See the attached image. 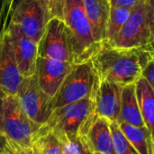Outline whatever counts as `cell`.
Wrapping results in <instances>:
<instances>
[{"label":"cell","mask_w":154,"mask_h":154,"mask_svg":"<svg viewBox=\"0 0 154 154\" xmlns=\"http://www.w3.org/2000/svg\"><path fill=\"white\" fill-rule=\"evenodd\" d=\"M90 60L99 80L126 86L134 84L145 65L154 60V49L117 48L104 41Z\"/></svg>","instance_id":"1"},{"label":"cell","mask_w":154,"mask_h":154,"mask_svg":"<svg viewBox=\"0 0 154 154\" xmlns=\"http://www.w3.org/2000/svg\"><path fill=\"white\" fill-rule=\"evenodd\" d=\"M153 5L142 2L133 7L126 23L116 39L109 43L117 48L153 49Z\"/></svg>","instance_id":"2"},{"label":"cell","mask_w":154,"mask_h":154,"mask_svg":"<svg viewBox=\"0 0 154 154\" xmlns=\"http://www.w3.org/2000/svg\"><path fill=\"white\" fill-rule=\"evenodd\" d=\"M62 20L70 33L74 64L90 60L97 44L92 35L83 0H64Z\"/></svg>","instance_id":"3"},{"label":"cell","mask_w":154,"mask_h":154,"mask_svg":"<svg viewBox=\"0 0 154 154\" xmlns=\"http://www.w3.org/2000/svg\"><path fill=\"white\" fill-rule=\"evenodd\" d=\"M99 83L91 60L74 64L51 98L52 111L60 106L92 98Z\"/></svg>","instance_id":"4"},{"label":"cell","mask_w":154,"mask_h":154,"mask_svg":"<svg viewBox=\"0 0 154 154\" xmlns=\"http://www.w3.org/2000/svg\"><path fill=\"white\" fill-rule=\"evenodd\" d=\"M94 113V101L86 98L54 109L45 125L59 139L77 137Z\"/></svg>","instance_id":"5"},{"label":"cell","mask_w":154,"mask_h":154,"mask_svg":"<svg viewBox=\"0 0 154 154\" xmlns=\"http://www.w3.org/2000/svg\"><path fill=\"white\" fill-rule=\"evenodd\" d=\"M37 51L39 57L74 64L70 33L62 19L48 20Z\"/></svg>","instance_id":"6"},{"label":"cell","mask_w":154,"mask_h":154,"mask_svg":"<svg viewBox=\"0 0 154 154\" xmlns=\"http://www.w3.org/2000/svg\"><path fill=\"white\" fill-rule=\"evenodd\" d=\"M2 126L7 139L23 145H30L32 134L40 127L23 112L16 96L7 93L3 101Z\"/></svg>","instance_id":"7"},{"label":"cell","mask_w":154,"mask_h":154,"mask_svg":"<svg viewBox=\"0 0 154 154\" xmlns=\"http://www.w3.org/2000/svg\"><path fill=\"white\" fill-rule=\"evenodd\" d=\"M15 96L20 106L33 123L39 125L46 123L52 112L51 98L41 89L35 74L23 78Z\"/></svg>","instance_id":"8"},{"label":"cell","mask_w":154,"mask_h":154,"mask_svg":"<svg viewBox=\"0 0 154 154\" xmlns=\"http://www.w3.org/2000/svg\"><path fill=\"white\" fill-rule=\"evenodd\" d=\"M48 20L39 0H18L11 17V21L36 45L42 38Z\"/></svg>","instance_id":"9"},{"label":"cell","mask_w":154,"mask_h":154,"mask_svg":"<svg viewBox=\"0 0 154 154\" xmlns=\"http://www.w3.org/2000/svg\"><path fill=\"white\" fill-rule=\"evenodd\" d=\"M5 32L12 47L16 66L22 78L33 75L38 58L37 45L29 40L13 21H10Z\"/></svg>","instance_id":"10"},{"label":"cell","mask_w":154,"mask_h":154,"mask_svg":"<svg viewBox=\"0 0 154 154\" xmlns=\"http://www.w3.org/2000/svg\"><path fill=\"white\" fill-rule=\"evenodd\" d=\"M73 65V63L38 56L34 74L41 89L52 98Z\"/></svg>","instance_id":"11"},{"label":"cell","mask_w":154,"mask_h":154,"mask_svg":"<svg viewBox=\"0 0 154 154\" xmlns=\"http://www.w3.org/2000/svg\"><path fill=\"white\" fill-rule=\"evenodd\" d=\"M123 88L111 81L99 80L93 97L94 113L110 122H118Z\"/></svg>","instance_id":"12"},{"label":"cell","mask_w":154,"mask_h":154,"mask_svg":"<svg viewBox=\"0 0 154 154\" xmlns=\"http://www.w3.org/2000/svg\"><path fill=\"white\" fill-rule=\"evenodd\" d=\"M80 133L86 136L93 152L115 154L110 121L106 118L92 113Z\"/></svg>","instance_id":"13"},{"label":"cell","mask_w":154,"mask_h":154,"mask_svg":"<svg viewBox=\"0 0 154 154\" xmlns=\"http://www.w3.org/2000/svg\"><path fill=\"white\" fill-rule=\"evenodd\" d=\"M22 79L12 47L4 31L0 34V88L7 94L15 95Z\"/></svg>","instance_id":"14"},{"label":"cell","mask_w":154,"mask_h":154,"mask_svg":"<svg viewBox=\"0 0 154 154\" xmlns=\"http://www.w3.org/2000/svg\"><path fill=\"white\" fill-rule=\"evenodd\" d=\"M84 8L96 43L106 41L107 22L110 14L109 0H83Z\"/></svg>","instance_id":"15"},{"label":"cell","mask_w":154,"mask_h":154,"mask_svg":"<svg viewBox=\"0 0 154 154\" xmlns=\"http://www.w3.org/2000/svg\"><path fill=\"white\" fill-rule=\"evenodd\" d=\"M137 104L144 125L153 134L154 128V88L143 78L140 77L134 82Z\"/></svg>","instance_id":"16"},{"label":"cell","mask_w":154,"mask_h":154,"mask_svg":"<svg viewBox=\"0 0 154 154\" xmlns=\"http://www.w3.org/2000/svg\"><path fill=\"white\" fill-rule=\"evenodd\" d=\"M118 125L138 154H154L153 134L146 126H136L124 122Z\"/></svg>","instance_id":"17"},{"label":"cell","mask_w":154,"mask_h":154,"mask_svg":"<svg viewBox=\"0 0 154 154\" xmlns=\"http://www.w3.org/2000/svg\"><path fill=\"white\" fill-rule=\"evenodd\" d=\"M121 122L136 126H145L137 104L134 83L124 86L122 89L120 112L117 123Z\"/></svg>","instance_id":"18"},{"label":"cell","mask_w":154,"mask_h":154,"mask_svg":"<svg viewBox=\"0 0 154 154\" xmlns=\"http://www.w3.org/2000/svg\"><path fill=\"white\" fill-rule=\"evenodd\" d=\"M30 145L37 154H62L60 141L45 125H40L32 134Z\"/></svg>","instance_id":"19"},{"label":"cell","mask_w":154,"mask_h":154,"mask_svg":"<svg viewBox=\"0 0 154 154\" xmlns=\"http://www.w3.org/2000/svg\"><path fill=\"white\" fill-rule=\"evenodd\" d=\"M133 7H111L106 27V41L112 42L130 16Z\"/></svg>","instance_id":"20"},{"label":"cell","mask_w":154,"mask_h":154,"mask_svg":"<svg viewBox=\"0 0 154 154\" xmlns=\"http://www.w3.org/2000/svg\"><path fill=\"white\" fill-rule=\"evenodd\" d=\"M61 143L62 154H92L93 152L86 139V136L80 133L73 139H59Z\"/></svg>","instance_id":"21"},{"label":"cell","mask_w":154,"mask_h":154,"mask_svg":"<svg viewBox=\"0 0 154 154\" xmlns=\"http://www.w3.org/2000/svg\"><path fill=\"white\" fill-rule=\"evenodd\" d=\"M115 154H138L121 131L117 122H110Z\"/></svg>","instance_id":"22"},{"label":"cell","mask_w":154,"mask_h":154,"mask_svg":"<svg viewBox=\"0 0 154 154\" xmlns=\"http://www.w3.org/2000/svg\"><path fill=\"white\" fill-rule=\"evenodd\" d=\"M39 2L42 5L49 20L51 18L62 19L64 0H39Z\"/></svg>","instance_id":"23"},{"label":"cell","mask_w":154,"mask_h":154,"mask_svg":"<svg viewBox=\"0 0 154 154\" xmlns=\"http://www.w3.org/2000/svg\"><path fill=\"white\" fill-rule=\"evenodd\" d=\"M3 154H37L31 145H23L6 138Z\"/></svg>","instance_id":"24"},{"label":"cell","mask_w":154,"mask_h":154,"mask_svg":"<svg viewBox=\"0 0 154 154\" xmlns=\"http://www.w3.org/2000/svg\"><path fill=\"white\" fill-rule=\"evenodd\" d=\"M142 2H149L153 5V0H109L111 7H134Z\"/></svg>","instance_id":"25"},{"label":"cell","mask_w":154,"mask_h":154,"mask_svg":"<svg viewBox=\"0 0 154 154\" xmlns=\"http://www.w3.org/2000/svg\"><path fill=\"white\" fill-rule=\"evenodd\" d=\"M141 77L143 78L152 88H154V60L150 61L142 69Z\"/></svg>","instance_id":"26"},{"label":"cell","mask_w":154,"mask_h":154,"mask_svg":"<svg viewBox=\"0 0 154 154\" xmlns=\"http://www.w3.org/2000/svg\"><path fill=\"white\" fill-rule=\"evenodd\" d=\"M5 92L0 88V134H3V126H2V110H3V101L5 96Z\"/></svg>","instance_id":"27"},{"label":"cell","mask_w":154,"mask_h":154,"mask_svg":"<svg viewBox=\"0 0 154 154\" xmlns=\"http://www.w3.org/2000/svg\"><path fill=\"white\" fill-rule=\"evenodd\" d=\"M5 143H6V137L3 134H0V154H3Z\"/></svg>","instance_id":"28"},{"label":"cell","mask_w":154,"mask_h":154,"mask_svg":"<svg viewBox=\"0 0 154 154\" xmlns=\"http://www.w3.org/2000/svg\"><path fill=\"white\" fill-rule=\"evenodd\" d=\"M92 154H105V153H102V152H94Z\"/></svg>","instance_id":"29"}]
</instances>
